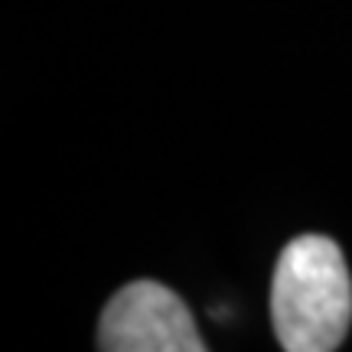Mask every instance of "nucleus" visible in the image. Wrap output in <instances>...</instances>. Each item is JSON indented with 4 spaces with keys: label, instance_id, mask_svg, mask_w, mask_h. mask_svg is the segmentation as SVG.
Listing matches in <instances>:
<instances>
[{
    "label": "nucleus",
    "instance_id": "nucleus-1",
    "mask_svg": "<svg viewBox=\"0 0 352 352\" xmlns=\"http://www.w3.org/2000/svg\"><path fill=\"white\" fill-rule=\"evenodd\" d=\"M271 327L287 352H333L352 327V277L340 245L297 235L271 274Z\"/></svg>",
    "mask_w": 352,
    "mask_h": 352
},
{
    "label": "nucleus",
    "instance_id": "nucleus-2",
    "mask_svg": "<svg viewBox=\"0 0 352 352\" xmlns=\"http://www.w3.org/2000/svg\"><path fill=\"white\" fill-rule=\"evenodd\" d=\"M104 352H202L199 329L176 290L157 280H134L114 294L98 323Z\"/></svg>",
    "mask_w": 352,
    "mask_h": 352
}]
</instances>
